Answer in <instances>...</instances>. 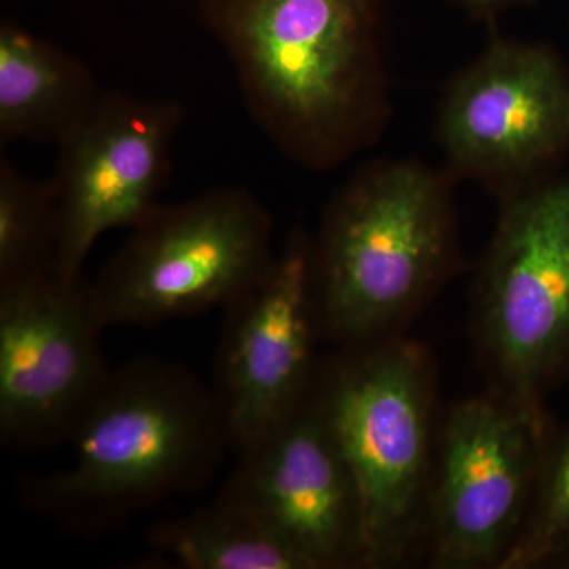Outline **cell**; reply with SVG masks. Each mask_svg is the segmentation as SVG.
I'll use <instances>...</instances> for the list:
<instances>
[{"label":"cell","instance_id":"6da1fadb","mask_svg":"<svg viewBox=\"0 0 569 569\" xmlns=\"http://www.w3.org/2000/svg\"><path fill=\"white\" fill-rule=\"evenodd\" d=\"M250 118L290 162L328 173L392 119L388 0H197Z\"/></svg>","mask_w":569,"mask_h":569},{"label":"cell","instance_id":"7a4b0ae2","mask_svg":"<svg viewBox=\"0 0 569 569\" xmlns=\"http://www.w3.org/2000/svg\"><path fill=\"white\" fill-rule=\"evenodd\" d=\"M456 179L418 159H373L326 203L310 234L325 342L406 336L466 268Z\"/></svg>","mask_w":569,"mask_h":569},{"label":"cell","instance_id":"3957f363","mask_svg":"<svg viewBox=\"0 0 569 569\" xmlns=\"http://www.w3.org/2000/svg\"><path fill=\"white\" fill-rule=\"evenodd\" d=\"M67 443L69 467L33 481L29 498L52 518L91 531L198 492L233 449L213 389L152 358L112 369Z\"/></svg>","mask_w":569,"mask_h":569},{"label":"cell","instance_id":"277c9868","mask_svg":"<svg viewBox=\"0 0 569 569\" xmlns=\"http://www.w3.org/2000/svg\"><path fill=\"white\" fill-rule=\"evenodd\" d=\"M310 399L351 475L365 569L419 563L438 422V366L408 335L321 356Z\"/></svg>","mask_w":569,"mask_h":569},{"label":"cell","instance_id":"5b68a950","mask_svg":"<svg viewBox=\"0 0 569 569\" xmlns=\"http://www.w3.org/2000/svg\"><path fill=\"white\" fill-rule=\"evenodd\" d=\"M497 203L471 277L475 353L488 388L545 403L569 376V174Z\"/></svg>","mask_w":569,"mask_h":569},{"label":"cell","instance_id":"8992f818","mask_svg":"<svg viewBox=\"0 0 569 569\" xmlns=\"http://www.w3.org/2000/svg\"><path fill=\"white\" fill-rule=\"evenodd\" d=\"M556 427L545 403L490 388L449 406L438 422L419 563L503 568Z\"/></svg>","mask_w":569,"mask_h":569},{"label":"cell","instance_id":"52a82bcc","mask_svg":"<svg viewBox=\"0 0 569 569\" xmlns=\"http://www.w3.org/2000/svg\"><path fill=\"white\" fill-rule=\"evenodd\" d=\"M274 219L249 190L159 204L91 282L110 326H152L230 305L274 261Z\"/></svg>","mask_w":569,"mask_h":569},{"label":"cell","instance_id":"ba28073f","mask_svg":"<svg viewBox=\"0 0 569 569\" xmlns=\"http://www.w3.org/2000/svg\"><path fill=\"white\" fill-rule=\"evenodd\" d=\"M436 134L445 170L496 200L542 182L569 149V69L550 44L496 36L447 82Z\"/></svg>","mask_w":569,"mask_h":569},{"label":"cell","instance_id":"9c48e42d","mask_svg":"<svg viewBox=\"0 0 569 569\" xmlns=\"http://www.w3.org/2000/svg\"><path fill=\"white\" fill-rule=\"evenodd\" d=\"M84 277L47 272L0 287V441L37 451L69 440L111 367Z\"/></svg>","mask_w":569,"mask_h":569},{"label":"cell","instance_id":"30bf717a","mask_svg":"<svg viewBox=\"0 0 569 569\" xmlns=\"http://www.w3.org/2000/svg\"><path fill=\"white\" fill-rule=\"evenodd\" d=\"M223 312L213 392L238 452L290 418L312 391L325 336L310 234L293 228L268 271Z\"/></svg>","mask_w":569,"mask_h":569},{"label":"cell","instance_id":"8fae6325","mask_svg":"<svg viewBox=\"0 0 569 569\" xmlns=\"http://www.w3.org/2000/svg\"><path fill=\"white\" fill-rule=\"evenodd\" d=\"M183 118L179 100L104 92L84 126L58 146L50 181L61 209L59 274L84 277L89 253L103 234L132 230L160 204Z\"/></svg>","mask_w":569,"mask_h":569},{"label":"cell","instance_id":"7c38bea8","mask_svg":"<svg viewBox=\"0 0 569 569\" xmlns=\"http://www.w3.org/2000/svg\"><path fill=\"white\" fill-rule=\"evenodd\" d=\"M219 496L252 512L306 569H365L355 478L310 396L290 418L238 451Z\"/></svg>","mask_w":569,"mask_h":569},{"label":"cell","instance_id":"4fadbf2b","mask_svg":"<svg viewBox=\"0 0 569 569\" xmlns=\"http://www.w3.org/2000/svg\"><path fill=\"white\" fill-rule=\"evenodd\" d=\"M104 91L77 56L17 22L0 24V142L56 148L73 137Z\"/></svg>","mask_w":569,"mask_h":569},{"label":"cell","instance_id":"5bb4252c","mask_svg":"<svg viewBox=\"0 0 569 569\" xmlns=\"http://www.w3.org/2000/svg\"><path fill=\"white\" fill-rule=\"evenodd\" d=\"M146 542L183 569H306L261 520L222 496L182 518L153 523Z\"/></svg>","mask_w":569,"mask_h":569},{"label":"cell","instance_id":"9a60e30c","mask_svg":"<svg viewBox=\"0 0 569 569\" xmlns=\"http://www.w3.org/2000/svg\"><path fill=\"white\" fill-rule=\"evenodd\" d=\"M61 209L50 179L36 181L0 157V287L56 269Z\"/></svg>","mask_w":569,"mask_h":569},{"label":"cell","instance_id":"2e32d148","mask_svg":"<svg viewBox=\"0 0 569 569\" xmlns=\"http://www.w3.org/2000/svg\"><path fill=\"white\" fill-rule=\"evenodd\" d=\"M569 548V427L550 437L526 526L501 569L549 568Z\"/></svg>","mask_w":569,"mask_h":569},{"label":"cell","instance_id":"e0dca14e","mask_svg":"<svg viewBox=\"0 0 569 569\" xmlns=\"http://www.w3.org/2000/svg\"><path fill=\"white\" fill-rule=\"evenodd\" d=\"M471 20L492 24L498 18L518 9H529L538 0H449Z\"/></svg>","mask_w":569,"mask_h":569},{"label":"cell","instance_id":"ac0fdd59","mask_svg":"<svg viewBox=\"0 0 569 569\" xmlns=\"http://www.w3.org/2000/svg\"><path fill=\"white\" fill-rule=\"evenodd\" d=\"M549 568H569V548L560 553Z\"/></svg>","mask_w":569,"mask_h":569}]
</instances>
